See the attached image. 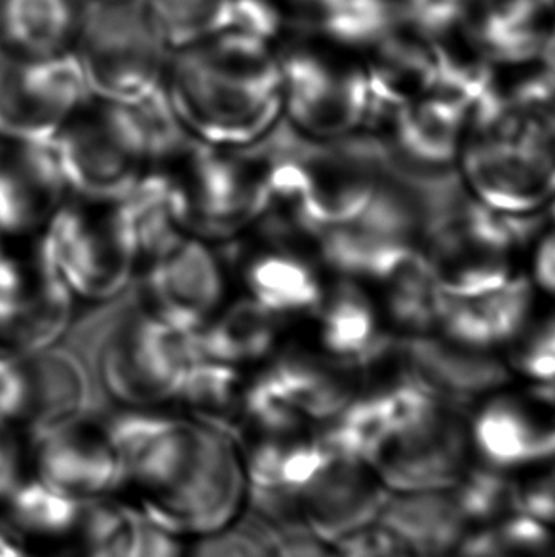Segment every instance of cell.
<instances>
[{"instance_id":"39","label":"cell","mask_w":555,"mask_h":557,"mask_svg":"<svg viewBox=\"0 0 555 557\" xmlns=\"http://www.w3.org/2000/svg\"><path fill=\"white\" fill-rule=\"evenodd\" d=\"M27 449L12 429H0V506L29 478Z\"/></svg>"},{"instance_id":"7","label":"cell","mask_w":555,"mask_h":557,"mask_svg":"<svg viewBox=\"0 0 555 557\" xmlns=\"http://www.w3.org/2000/svg\"><path fill=\"white\" fill-rule=\"evenodd\" d=\"M90 98L75 53L30 58L0 52V137L46 144Z\"/></svg>"},{"instance_id":"34","label":"cell","mask_w":555,"mask_h":557,"mask_svg":"<svg viewBox=\"0 0 555 557\" xmlns=\"http://www.w3.org/2000/svg\"><path fill=\"white\" fill-rule=\"evenodd\" d=\"M472 4L473 0H399L396 14L411 35L434 42L455 35L470 20Z\"/></svg>"},{"instance_id":"24","label":"cell","mask_w":555,"mask_h":557,"mask_svg":"<svg viewBox=\"0 0 555 557\" xmlns=\"http://www.w3.org/2000/svg\"><path fill=\"white\" fill-rule=\"evenodd\" d=\"M81 23L73 0H0L4 52L30 58L71 53Z\"/></svg>"},{"instance_id":"25","label":"cell","mask_w":555,"mask_h":557,"mask_svg":"<svg viewBox=\"0 0 555 557\" xmlns=\"http://www.w3.org/2000/svg\"><path fill=\"white\" fill-rule=\"evenodd\" d=\"M316 317L323 348L341 362L358 366L388 337L379 325L373 302L360 282L354 280L341 278L333 292L323 297Z\"/></svg>"},{"instance_id":"5","label":"cell","mask_w":555,"mask_h":557,"mask_svg":"<svg viewBox=\"0 0 555 557\" xmlns=\"http://www.w3.org/2000/svg\"><path fill=\"white\" fill-rule=\"evenodd\" d=\"M78 200L53 213L35 253L75 299L109 301L128 287L139 261L114 202Z\"/></svg>"},{"instance_id":"43","label":"cell","mask_w":555,"mask_h":557,"mask_svg":"<svg viewBox=\"0 0 555 557\" xmlns=\"http://www.w3.org/2000/svg\"><path fill=\"white\" fill-rule=\"evenodd\" d=\"M533 282L544 294L555 297V228L544 234L533 256Z\"/></svg>"},{"instance_id":"19","label":"cell","mask_w":555,"mask_h":557,"mask_svg":"<svg viewBox=\"0 0 555 557\" xmlns=\"http://www.w3.org/2000/svg\"><path fill=\"white\" fill-rule=\"evenodd\" d=\"M261 375L305 422L333 421L360 394V376L353 363L330 355L287 352Z\"/></svg>"},{"instance_id":"4","label":"cell","mask_w":555,"mask_h":557,"mask_svg":"<svg viewBox=\"0 0 555 557\" xmlns=\"http://www.w3.org/2000/svg\"><path fill=\"white\" fill-rule=\"evenodd\" d=\"M195 335L147 309L124 312L99 341L98 373L107 394L126 409L175 401L187 371L200 358Z\"/></svg>"},{"instance_id":"15","label":"cell","mask_w":555,"mask_h":557,"mask_svg":"<svg viewBox=\"0 0 555 557\" xmlns=\"http://www.w3.org/2000/svg\"><path fill=\"white\" fill-rule=\"evenodd\" d=\"M399 341L407 375L443 404L460 409L510 381V368L491 350L465 347L432 333Z\"/></svg>"},{"instance_id":"1","label":"cell","mask_w":555,"mask_h":557,"mask_svg":"<svg viewBox=\"0 0 555 557\" xmlns=\"http://www.w3.org/2000/svg\"><path fill=\"white\" fill-rule=\"evenodd\" d=\"M122 498L172 535H206L240 520L249 497L240 447L221 430L152 409L107 419Z\"/></svg>"},{"instance_id":"46","label":"cell","mask_w":555,"mask_h":557,"mask_svg":"<svg viewBox=\"0 0 555 557\" xmlns=\"http://www.w3.org/2000/svg\"><path fill=\"white\" fill-rule=\"evenodd\" d=\"M548 218L555 223V195L552 196V200L548 202Z\"/></svg>"},{"instance_id":"17","label":"cell","mask_w":555,"mask_h":557,"mask_svg":"<svg viewBox=\"0 0 555 557\" xmlns=\"http://www.w3.org/2000/svg\"><path fill=\"white\" fill-rule=\"evenodd\" d=\"M17 360L25 383L17 426L27 442L88 414L90 379L78 356L55 345Z\"/></svg>"},{"instance_id":"21","label":"cell","mask_w":555,"mask_h":557,"mask_svg":"<svg viewBox=\"0 0 555 557\" xmlns=\"http://www.w3.org/2000/svg\"><path fill=\"white\" fill-rule=\"evenodd\" d=\"M73 317L75 295L35 253L22 301L0 327V352L25 358L55 347L71 327Z\"/></svg>"},{"instance_id":"29","label":"cell","mask_w":555,"mask_h":557,"mask_svg":"<svg viewBox=\"0 0 555 557\" xmlns=\"http://www.w3.org/2000/svg\"><path fill=\"white\" fill-rule=\"evenodd\" d=\"M548 12L523 0H491L478 17V52L488 61L519 65L536 60L548 33Z\"/></svg>"},{"instance_id":"36","label":"cell","mask_w":555,"mask_h":557,"mask_svg":"<svg viewBox=\"0 0 555 557\" xmlns=\"http://www.w3.org/2000/svg\"><path fill=\"white\" fill-rule=\"evenodd\" d=\"M180 536L158 528L132 506V513L122 525L106 557H183Z\"/></svg>"},{"instance_id":"16","label":"cell","mask_w":555,"mask_h":557,"mask_svg":"<svg viewBox=\"0 0 555 557\" xmlns=\"http://www.w3.org/2000/svg\"><path fill=\"white\" fill-rule=\"evenodd\" d=\"M375 525L402 557H460L476 533L453 487L388 493Z\"/></svg>"},{"instance_id":"44","label":"cell","mask_w":555,"mask_h":557,"mask_svg":"<svg viewBox=\"0 0 555 557\" xmlns=\"http://www.w3.org/2000/svg\"><path fill=\"white\" fill-rule=\"evenodd\" d=\"M536 58L542 60V73L555 83V23L550 25L546 37L542 40L541 52Z\"/></svg>"},{"instance_id":"22","label":"cell","mask_w":555,"mask_h":557,"mask_svg":"<svg viewBox=\"0 0 555 557\" xmlns=\"http://www.w3.org/2000/svg\"><path fill=\"white\" fill-rule=\"evenodd\" d=\"M242 276L249 299L280 320L316 314L325 297L314 264L299 249L276 242L254 251Z\"/></svg>"},{"instance_id":"35","label":"cell","mask_w":555,"mask_h":557,"mask_svg":"<svg viewBox=\"0 0 555 557\" xmlns=\"http://www.w3.org/2000/svg\"><path fill=\"white\" fill-rule=\"evenodd\" d=\"M183 557H276V541L264 529L236 520L195 536Z\"/></svg>"},{"instance_id":"40","label":"cell","mask_w":555,"mask_h":557,"mask_svg":"<svg viewBox=\"0 0 555 557\" xmlns=\"http://www.w3.org/2000/svg\"><path fill=\"white\" fill-rule=\"evenodd\" d=\"M29 282V264H22L0 248V327L12 318Z\"/></svg>"},{"instance_id":"28","label":"cell","mask_w":555,"mask_h":557,"mask_svg":"<svg viewBox=\"0 0 555 557\" xmlns=\"http://www.w3.org/2000/svg\"><path fill=\"white\" fill-rule=\"evenodd\" d=\"M379 284L386 289V310L399 330L427 335L440 327L449 295L420 249L404 257Z\"/></svg>"},{"instance_id":"20","label":"cell","mask_w":555,"mask_h":557,"mask_svg":"<svg viewBox=\"0 0 555 557\" xmlns=\"http://www.w3.org/2000/svg\"><path fill=\"white\" fill-rule=\"evenodd\" d=\"M114 206L139 263L149 264L188 234L180 185L160 168L149 170Z\"/></svg>"},{"instance_id":"23","label":"cell","mask_w":555,"mask_h":557,"mask_svg":"<svg viewBox=\"0 0 555 557\" xmlns=\"http://www.w3.org/2000/svg\"><path fill=\"white\" fill-rule=\"evenodd\" d=\"M282 320L249 297L219 310L196 332L198 356L233 368H248L271 358Z\"/></svg>"},{"instance_id":"11","label":"cell","mask_w":555,"mask_h":557,"mask_svg":"<svg viewBox=\"0 0 555 557\" xmlns=\"http://www.w3.org/2000/svg\"><path fill=\"white\" fill-rule=\"evenodd\" d=\"M29 474L71 500L113 497L121 487V460L106 421L84 414L27 442Z\"/></svg>"},{"instance_id":"18","label":"cell","mask_w":555,"mask_h":557,"mask_svg":"<svg viewBox=\"0 0 555 557\" xmlns=\"http://www.w3.org/2000/svg\"><path fill=\"white\" fill-rule=\"evenodd\" d=\"M533 301V284L511 276L488 294L468 299L449 297L437 330L458 345L493 352L501 345L516 343L526 332L531 324Z\"/></svg>"},{"instance_id":"27","label":"cell","mask_w":555,"mask_h":557,"mask_svg":"<svg viewBox=\"0 0 555 557\" xmlns=\"http://www.w3.org/2000/svg\"><path fill=\"white\" fill-rule=\"evenodd\" d=\"M248 381L242 370L198 358L181 383L175 401L187 409L193 421L236 436L244 419V396Z\"/></svg>"},{"instance_id":"41","label":"cell","mask_w":555,"mask_h":557,"mask_svg":"<svg viewBox=\"0 0 555 557\" xmlns=\"http://www.w3.org/2000/svg\"><path fill=\"white\" fill-rule=\"evenodd\" d=\"M276 557H337V543L308 529H289L276 541Z\"/></svg>"},{"instance_id":"6","label":"cell","mask_w":555,"mask_h":557,"mask_svg":"<svg viewBox=\"0 0 555 557\" xmlns=\"http://www.w3.org/2000/svg\"><path fill=\"white\" fill-rule=\"evenodd\" d=\"M69 193L90 202H116L150 170V152L136 107L84 106L53 137Z\"/></svg>"},{"instance_id":"14","label":"cell","mask_w":555,"mask_h":557,"mask_svg":"<svg viewBox=\"0 0 555 557\" xmlns=\"http://www.w3.org/2000/svg\"><path fill=\"white\" fill-rule=\"evenodd\" d=\"M67 195L52 141L0 145V240L42 233Z\"/></svg>"},{"instance_id":"3","label":"cell","mask_w":555,"mask_h":557,"mask_svg":"<svg viewBox=\"0 0 555 557\" xmlns=\"http://www.w3.org/2000/svg\"><path fill=\"white\" fill-rule=\"evenodd\" d=\"M75 46L99 101L132 106L162 90L168 42L147 0H101L81 23Z\"/></svg>"},{"instance_id":"9","label":"cell","mask_w":555,"mask_h":557,"mask_svg":"<svg viewBox=\"0 0 555 557\" xmlns=\"http://www.w3.org/2000/svg\"><path fill=\"white\" fill-rule=\"evenodd\" d=\"M287 124L314 141H333L361 129L368 73L343 71L322 53L293 52L280 60Z\"/></svg>"},{"instance_id":"2","label":"cell","mask_w":555,"mask_h":557,"mask_svg":"<svg viewBox=\"0 0 555 557\" xmlns=\"http://www.w3.org/2000/svg\"><path fill=\"white\" fill-rule=\"evenodd\" d=\"M165 78L181 128L208 147L259 144L284 113L280 60L267 42L240 33L219 30L177 48Z\"/></svg>"},{"instance_id":"26","label":"cell","mask_w":555,"mask_h":557,"mask_svg":"<svg viewBox=\"0 0 555 557\" xmlns=\"http://www.w3.org/2000/svg\"><path fill=\"white\" fill-rule=\"evenodd\" d=\"M466 114L445 99L411 101L392 134V149L422 166H449L457 159Z\"/></svg>"},{"instance_id":"45","label":"cell","mask_w":555,"mask_h":557,"mask_svg":"<svg viewBox=\"0 0 555 557\" xmlns=\"http://www.w3.org/2000/svg\"><path fill=\"white\" fill-rule=\"evenodd\" d=\"M0 557H29L25 552L14 543L12 536H8L2 529H0Z\"/></svg>"},{"instance_id":"12","label":"cell","mask_w":555,"mask_h":557,"mask_svg":"<svg viewBox=\"0 0 555 557\" xmlns=\"http://www.w3.org/2000/svg\"><path fill=\"white\" fill-rule=\"evenodd\" d=\"M472 453L481 465L514 472L555 459V388L536 386L523 394L488 399L470 426Z\"/></svg>"},{"instance_id":"38","label":"cell","mask_w":555,"mask_h":557,"mask_svg":"<svg viewBox=\"0 0 555 557\" xmlns=\"http://www.w3.org/2000/svg\"><path fill=\"white\" fill-rule=\"evenodd\" d=\"M533 480L519 482V513L555 528V459Z\"/></svg>"},{"instance_id":"10","label":"cell","mask_w":555,"mask_h":557,"mask_svg":"<svg viewBox=\"0 0 555 557\" xmlns=\"http://www.w3.org/2000/svg\"><path fill=\"white\" fill-rule=\"evenodd\" d=\"M388 493L368 460L325 449L322 462L289 498V510L297 528L338 543L375 525Z\"/></svg>"},{"instance_id":"37","label":"cell","mask_w":555,"mask_h":557,"mask_svg":"<svg viewBox=\"0 0 555 557\" xmlns=\"http://www.w3.org/2000/svg\"><path fill=\"white\" fill-rule=\"evenodd\" d=\"M523 339L516 341V352L511 358V370L527 376L536 386L555 388V317L541 324H529Z\"/></svg>"},{"instance_id":"13","label":"cell","mask_w":555,"mask_h":557,"mask_svg":"<svg viewBox=\"0 0 555 557\" xmlns=\"http://www.w3.org/2000/svg\"><path fill=\"white\" fill-rule=\"evenodd\" d=\"M225 287L218 256L193 234L147 264V310L180 332L202 330L223 309Z\"/></svg>"},{"instance_id":"30","label":"cell","mask_w":555,"mask_h":557,"mask_svg":"<svg viewBox=\"0 0 555 557\" xmlns=\"http://www.w3.org/2000/svg\"><path fill=\"white\" fill-rule=\"evenodd\" d=\"M314 10L323 37L348 50L377 48L398 23L391 0H320Z\"/></svg>"},{"instance_id":"33","label":"cell","mask_w":555,"mask_h":557,"mask_svg":"<svg viewBox=\"0 0 555 557\" xmlns=\"http://www.w3.org/2000/svg\"><path fill=\"white\" fill-rule=\"evenodd\" d=\"M168 46L183 48L223 29L229 0H147Z\"/></svg>"},{"instance_id":"32","label":"cell","mask_w":555,"mask_h":557,"mask_svg":"<svg viewBox=\"0 0 555 557\" xmlns=\"http://www.w3.org/2000/svg\"><path fill=\"white\" fill-rule=\"evenodd\" d=\"M460 557H555V528L514 513L476 531Z\"/></svg>"},{"instance_id":"8","label":"cell","mask_w":555,"mask_h":557,"mask_svg":"<svg viewBox=\"0 0 555 557\" xmlns=\"http://www.w3.org/2000/svg\"><path fill=\"white\" fill-rule=\"evenodd\" d=\"M391 493L451 490L472 467V445L458 407L435 404L391 432L369 457Z\"/></svg>"},{"instance_id":"31","label":"cell","mask_w":555,"mask_h":557,"mask_svg":"<svg viewBox=\"0 0 555 557\" xmlns=\"http://www.w3.org/2000/svg\"><path fill=\"white\" fill-rule=\"evenodd\" d=\"M458 505L476 531L519 513V482L511 472L472 465L453 487Z\"/></svg>"},{"instance_id":"47","label":"cell","mask_w":555,"mask_h":557,"mask_svg":"<svg viewBox=\"0 0 555 557\" xmlns=\"http://www.w3.org/2000/svg\"><path fill=\"white\" fill-rule=\"evenodd\" d=\"M300 4H305V7H312L314 8L320 0H299Z\"/></svg>"},{"instance_id":"42","label":"cell","mask_w":555,"mask_h":557,"mask_svg":"<svg viewBox=\"0 0 555 557\" xmlns=\"http://www.w3.org/2000/svg\"><path fill=\"white\" fill-rule=\"evenodd\" d=\"M337 557H402L379 525L361 529L337 543Z\"/></svg>"}]
</instances>
